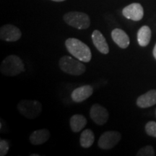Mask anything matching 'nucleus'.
<instances>
[{
  "instance_id": "1",
  "label": "nucleus",
  "mask_w": 156,
  "mask_h": 156,
  "mask_svg": "<svg viewBox=\"0 0 156 156\" xmlns=\"http://www.w3.org/2000/svg\"><path fill=\"white\" fill-rule=\"evenodd\" d=\"M65 46L69 54L80 61L89 62L92 58V54L88 46L79 39L75 38L67 39Z\"/></svg>"
},
{
  "instance_id": "2",
  "label": "nucleus",
  "mask_w": 156,
  "mask_h": 156,
  "mask_svg": "<svg viewBox=\"0 0 156 156\" xmlns=\"http://www.w3.org/2000/svg\"><path fill=\"white\" fill-rule=\"evenodd\" d=\"M25 70V65L20 58L16 55L7 56L2 62L0 71L6 76H16Z\"/></svg>"
},
{
  "instance_id": "3",
  "label": "nucleus",
  "mask_w": 156,
  "mask_h": 156,
  "mask_svg": "<svg viewBox=\"0 0 156 156\" xmlns=\"http://www.w3.org/2000/svg\"><path fill=\"white\" fill-rule=\"evenodd\" d=\"M58 65L64 73L74 76L81 75L86 69L83 62L69 56H62L58 62Z\"/></svg>"
},
{
  "instance_id": "4",
  "label": "nucleus",
  "mask_w": 156,
  "mask_h": 156,
  "mask_svg": "<svg viewBox=\"0 0 156 156\" xmlns=\"http://www.w3.org/2000/svg\"><path fill=\"white\" fill-rule=\"evenodd\" d=\"M64 21L78 30H85L90 25V20L88 15L80 12H69L63 17Z\"/></svg>"
},
{
  "instance_id": "5",
  "label": "nucleus",
  "mask_w": 156,
  "mask_h": 156,
  "mask_svg": "<svg viewBox=\"0 0 156 156\" xmlns=\"http://www.w3.org/2000/svg\"><path fill=\"white\" fill-rule=\"evenodd\" d=\"M42 105L38 101L22 100L17 104V110L29 119H34L42 112Z\"/></svg>"
},
{
  "instance_id": "6",
  "label": "nucleus",
  "mask_w": 156,
  "mask_h": 156,
  "mask_svg": "<svg viewBox=\"0 0 156 156\" xmlns=\"http://www.w3.org/2000/svg\"><path fill=\"white\" fill-rule=\"evenodd\" d=\"M122 135L117 131H107L101 134L98 142L101 149L110 150L116 146L121 140Z\"/></svg>"
},
{
  "instance_id": "7",
  "label": "nucleus",
  "mask_w": 156,
  "mask_h": 156,
  "mask_svg": "<svg viewBox=\"0 0 156 156\" xmlns=\"http://www.w3.org/2000/svg\"><path fill=\"white\" fill-rule=\"evenodd\" d=\"M22 36V32L17 27L11 24L3 25L0 28V38L7 42H15Z\"/></svg>"
},
{
  "instance_id": "8",
  "label": "nucleus",
  "mask_w": 156,
  "mask_h": 156,
  "mask_svg": "<svg viewBox=\"0 0 156 156\" xmlns=\"http://www.w3.org/2000/svg\"><path fill=\"white\" fill-rule=\"evenodd\" d=\"M90 116L93 122L99 126H102L108 122L109 114L107 109L101 105L95 103L91 106Z\"/></svg>"
},
{
  "instance_id": "9",
  "label": "nucleus",
  "mask_w": 156,
  "mask_h": 156,
  "mask_svg": "<svg viewBox=\"0 0 156 156\" xmlns=\"http://www.w3.org/2000/svg\"><path fill=\"white\" fill-rule=\"evenodd\" d=\"M122 14L129 20L140 21L144 16L143 7L139 3H132L123 9Z\"/></svg>"
},
{
  "instance_id": "10",
  "label": "nucleus",
  "mask_w": 156,
  "mask_h": 156,
  "mask_svg": "<svg viewBox=\"0 0 156 156\" xmlns=\"http://www.w3.org/2000/svg\"><path fill=\"white\" fill-rule=\"evenodd\" d=\"M93 88L91 85H83L74 90L71 94L73 101L75 103H81L92 95Z\"/></svg>"
},
{
  "instance_id": "11",
  "label": "nucleus",
  "mask_w": 156,
  "mask_h": 156,
  "mask_svg": "<svg viewBox=\"0 0 156 156\" xmlns=\"http://www.w3.org/2000/svg\"><path fill=\"white\" fill-rule=\"evenodd\" d=\"M92 41L95 47L103 54H108L109 53V47L107 44L106 38L103 36L99 30H95L92 34Z\"/></svg>"
},
{
  "instance_id": "12",
  "label": "nucleus",
  "mask_w": 156,
  "mask_h": 156,
  "mask_svg": "<svg viewBox=\"0 0 156 156\" xmlns=\"http://www.w3.org/2000/svg\"><path fill=\"white\" fill-rule=\"evenodd\" d=\"M156 104V90H151L141 95L136 100V105L142 108H149Z\"/></svg>"
},
{
  "instance_id": "13",
  "label": "nucleus",
  "mask_w": 156,
  "mask_h": 156,
  "mask_svg": "<svg viewBox=\"0 0 156 156\" xmlns=\"http://www.w3.org/2000/svg\"><path fill=\"white\" fill-rule=\"evenodd\" d=\"M112 38L117 46L121 48H126L129 45V38L124 30L120 28H115L112 32Z\"/></svg>"
},
{
  "instance_id": "14",
  "label": "nucleus",
  "mask_w": 156,
  "mask_h": 156,
  "mask_svg": "<svg viewBox=\"0 0 156 156\" xmlns=\"http://www.w3.org/2000/svg\"><path fill=\"white\" fill-rule=\"evenodd\" d=\"M50 136V132L46 129L36 130L30 134V142L34 145H43L49 140Z\"/></svg>"
},
{
  "instance_id": "15",
  "label": "nucleus",
  "mask_w": 156,
  "mask_h": 156,
  "mask_svg": "<svg viewBox=\"0 0 156 156\" xmlns=\"http://www.w3.org/2000/svg\"><path fill=\"white\" fill-rule=\"evenodd\" d=\"M70 127L73 132H79L83 130L87 124V119L81 114H75L69 121Z\"/></svg>"
},
{
  "instance_id": "16",
  "label": "nucleus",
  "mask_w": 156,
  "mask_h": 156,
  "mask_svg": "<svg viewBox=\"0 0 156 156\" xmlns=\"http://www.w3.org/2000/svg\"><path fill=\"white\" fill-rule=\"evenodd\" d=\"M151 39V30L147 25L141 27L137 32V41L140 46L145 47L149 44Z\"/></svg>"
},
{
  "instance_id": "17",
  "label": "nucleus",
  "mask_w": 156,
  "mask_h": 156,
  "mask_svg": "<svg viewBox=\"0 0 156 156\" xmlns=\"http://www.w3.org/2000/svg\"><path fill=\"white\" fill-rule=\"evenodd\" d=\"M95 141V135L91 129H87L84 130L80 134V143L81 147L84 148H89L93 145Z\"/></svg>"
},
{
  "instance_id": "18",
  "label": "nucleus",
  "mask_w": 156,
  "mask_h": 156,
  "mask_svg": "<svg viewBox=\"0 0 156 156\" xmlns=\"http://www.w3.org/2000/svg\"><path fill=\"white\" fill-rule=\"evenodd\" d=\"M138 156H153L155 155V151L151 145H147L141 148L136 153Z\"/></svg>"
},
{
  "instance_id": "19",
  "label": "nucleus",
  "mask_w": 156,
  "mask_h": 156,
  "mask_svg": "<svg viewBox=\"0 0 156 156\" xmlns=\"http://www.w3.org/2000/svg\"><path fill=\"white\" fill-rule=\"evenodd\" d=\"M145 132L149 136L156 137V122L153 121L147 122L145 125Z\"/></svg>"
},
{
  "instance_id": "20",
  "label": "nucleus",
  "mask_w": 156,
  "mask_h": 156,
  "mask_svg": "<svg viewBox=\"0 0 156 156\" xmlns=\"http://www.w3.org/2000/svg\"><path fill=\"white\" fill-rule=\"evenodd\" d=\"M9 149V143L7 140H0V155L5 156L8 153Z\"/></svg>"
},
{
  "instance_id": "21",
  "label": "nucleus",
  "mask_w": 156,
  "mask_h": 156,
  "mask_svg": "<svg viewBox=\"0 0 156 156\" xmlns=\"http://www.w3.org/2000/svg\"><path fill=\"white\" fill-rule=\"evenodd\" d=\"M153 56L156 59V44L155 45V46H154V48H153Z\"/></svg>"
},
{
  "instance_id": "22",
  "label": "nucleus",
  "mask_w": 156,
  "mask_h": 156,
  "mask_svg": "<svg viewBox=\"0 0 156 156\" xmlns=\"http://www.w3.org/2000/svg\"><path fill=\"white\" fill-rule=\"evenodd\" d=\"M51 1L56 2H64V1H65V0H51Z\"/></svg>"
},
{
  "instance_id": "23",
  "label": "nucleus",
  "mask_w": 156,
  "mask_h": 156,
  "mask_svg": "<svg viewBox=\"0 0 156 156\" xmlns=\"http://www.w3.org/2000/svg\"><path fill=\"white\" fill-rule=\"evenodd\" d=\"M31 156H39L38 154H32Z\"/></svg>"
},
{
  "instance_id": "24",
  "label": "nucleus",
  "mask_w": 156,
  "mask_h": 156,
  "mask_svg": "<svg viewBox=\"0 0 156 156\" xmlns=\"http://www.w3.org/2000/svg\"><path fill=\"white\" fill-rule=\"evenodd\" d=\"M155 116H156V110H155Z\"/></svg>"
}]
</instances>
